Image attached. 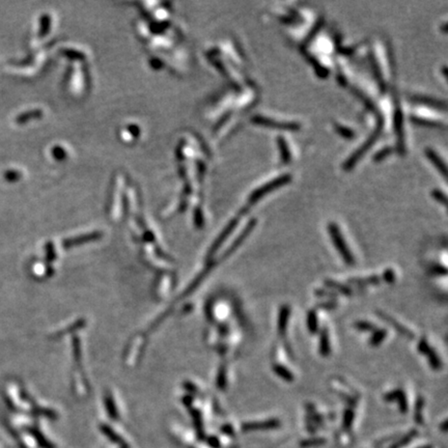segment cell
I'll list each match as a JSON object with an SVG mask.
<instances>
[{
	"instance_id": "15",
	"label": "cell",
	"mask_w": 448,
	"mask_h": 448,
	"mask_svg": "<svg viewBox=\"0 0 448 448\" xmlns=\"http://www.w3.org/2000/svg\"><path fill=\"white\" fill-rule=\"evenodd\" d=\"M306 323H307V328L308 331H310L312 334H316L318 330V314L314 310H312L307 312V318H306Z\"/></svg>"
},
{
	"instance_id": "25",
	"label": "cell",
	"mask_w": 448,
	"mask_h": 448,
	"mask_svg": "<svg viewBox=\"0 0 448 448\" xmlns=\"http://www.w3.org/2000/svg\"><path fill=\"white\" fill-rule=\"evenodd\" d=\"M400 392H402V389H396V390H394V391L388 392L387 394H385L384 398H385V400H387V402H394V400H396L398 398V396L400 394Z\"/></svg>"
},
{
	"instance_id": "6",
	"label": "cell",
	"mask_w": 448,
	"mask_h": 448,
	"mask_svg": "<svg viewBox=\"0 0 448 448\" xmlns=\"http://www.w3.org/2000/svg\"><path fill=\"white\" fill-rule=\"evenodd\" d=\"M394 130L398 137V146L402 152H404V130H402V114L400 107H396L394 112Z\"/></svg>"
},
{
	"instance_id": "30",
	"label": "cell",
	"mask_w": 448,
	"mask_h": 448,
	"mask_svg": "<svg viewBox=\"0 0 448 448\" xmlns=\"http://www.w3.org/2000/svg\"><path fill=\"white\" fill-rule=\"evenodd\" d=\"M322 24H323V19H320V20L318 21V23L314 25V27L312 28V30L310 32V36H308V38H306V42H307V40H310L314 36V34H316V32H318L320 28L322 27Z\"/></svg>"
},
{
	"instance_id": "26",
	"label": "cell",
	"mask_w": 448,
	"mask_h": 448,
	"mask_svg": "<svg viewBox=\"0 0 448 448\" xmlns=\"http://www.w3.org/2000/svg\"><path fill=\"white\" fill-rule=\"evenodd\" d=\"M432 196H434V198H435L438 202H440L441 204H446V196H445V194H444L441 190H438V189L434 190V191H432Z\"/></svg>"
},
{
	"instance_id": "31",
	"label": "cell",
	"mask_w": 448,
	"mask_h": 448,
	"mask_svg": "<svg viewBox=\"0 0 448 448\" xmlns=\"http://www.w3.org/2000/svg\"><path fill=\"white\" fill-rule=\"evenodd\" d=\"M353 417H354V413H353L351 410H346V414H344V422H346V426H348H348L351 424V422H352Z\"/></svg>"
},
{
	"instance_id": "12",
	"label": "cell",
	"mask_w": 448,
	"mask_h": 448,
	"mask_svg": "<svg viewBox=\"0 0 448 448\" xmlns=\"http://www.w3.org/2000/svg\"><path fill=\"white\" fill-rule=\"evenodd\" d=\"M324 284L329 290H331L333 292H340V294H342V295H346V296H351L352 294H353L352 288H350L348 286L342 284L338 282H334V280H331V279H326L325 282H324Z\"/></svg>"
},
{
	"instance_id": "2",
	"label": "cell",
	"mask_w": 448,
	"mask_h": 448,
	"mask_svg": "<svg viewBox=\"0 0 448 448\" xmlns=\"http://www.w3.org/2000/svg\"><path fill=\"white\" fill-rule=\"evenodd\" d=\"M383 118L380 116L379 118V120H378V124H376V130L372 132V134L368 137V139L366 140V142H364L354 154L353 155L350 157L346 162H344V168L346 170H352V168L354 167V165L357 163V161L364 155V154H366L370 148V146L376 142V140L378 139V137L380 136V134H381V132H382V130H383Z\"/></svg>"
},
{
	"instance_id": "23",
	"label": "cell",
	"mask_w": 448,
	"mask_h": 448,
	"mask_svg": "<svg viewBox=\"0 0 448 448\" xmlns=\"http://www.w3.org/2000/svg\"><path fill=\"white\" fill-rule=\"evenodd\" d=\"M383 280L387 284H394L396 282V273L392 269H386L383 273Z\"/></svg>"
},
{
	"instance_id": "22",
	"label": "cell",
	"mask_w": 448,
	"mask_h": 448,
	"mask_svg": "<svg viewBox=\"0 0 448 448\" xmlns=\"http://www.w3.org/2000/svg\"><path fill=\"white\" fill-rule=\"evenodd\" d=\"M396 400L398 402V406H400V409L402 412H406V411L408 410V402H407V398H406V394H404V392L402 390L400 394L398 396V398Z\"/></svg>"
},
{
	"instance_id": "24",
	"label": "cell",
	"mask_w": 448,
	"mask_h": 448,
	"mask_svg": "<svg viewBox=\"0 0 448 448\" xmlns=\"http://www.w3.org/2000/svg\"><path fill=\"white\" fill-rule=\"evenodd\" d=\"M318 307L320 308V310H335V308L338 307V303H336V302L333 301V300H330V301H324V302L318 303Z\"/></svg>"
},
{
	"instance_id": "9",
	"label": "cell",
	"mask_w": 448,
	"mask_h": 448,
	"mask_svg": "<svg viewBox=\"0 0 448 448\" xmlns=\"http://www.w3.org/2000/svg\"><path fill=\"white\" fill-rule=\"evenodd\" d=\"M320 353L324 357L329 356L331 353V344L327 328H323L320 333Z\"/></svg>"
},
{
	"instance_id": "20",
	"label": "cell",
	"mask_w": 448,
	"mask_h": 448,
	"mask_svg": "<svg viewBox=\"0 0 448 448\" xmlns=\"http://www.w3.org/2000/svg\"><path fill=\"white\" fill-rule=\"evenodd\" d=\"M314 295L318 298H329V299L338 297V294H336L335 292H333L331 290H324V288L316 290L314 292Z\"/></svg>"
},
{
	"instance_id": "16",
	"label": "cell",
	"mask_w": 448,
	"mask_h": 448,
	"mask_svg": "<svg viewBox=\"0 0 448 448\" xmlns=\"http://www.w3.org/2000/svg\"><path fill=\"white\" fill-rule=\"evenodd\" d=\"M424 355L428 357V361L430 363V366L435 370H439L442 368V362L441 359L439 358V356L437 355V353L434 351L432 348H430L428 351L424 353Z\"/></svg>"
},
{
	"instance_id": "29",
	"label": "cell",
	"mask_w": 448,
	"mask_h": 448,
	"mask_svg": "<svg viewBox=\"0 0 448 448\" xmlns=\"http://www.w3.org/2000/svg\"><path fill=\"white\" fill-rule=\"evenodd\" d=\"M391 152V148H385L384 150H382L381 152H379L374 156V161H380L382 159H384L386 156H388L389 154Z\"/></svg>"
},
{
	"instance_id": "10",
	"label": "cell",
	"mask_w": 448,
	"mask_h": 448,
	"mask_svg": "<svg viewBox=\"0 0 448 448\" xmlns=\"http://www.w3.org/2000/svg\"><path fill=\"white\" fill-rule=\"evenodd\" d=\"M426 154L428 158L434 163V165H435V166L437 167V170L441 172V174L443 176V178H446V176H447V168H446V165H445V163L443 162V160L437 155V152H436L435 150H432V148H426Z\"/></svg>"
},
{
	"instance_id": "8",
	"label": "cell",
	"mask_w": 448,
	"mask_h": 448,
	"mask_svg": "<svg viewBox=\"0 0 448 448\" xmlns=\"http://www.w3.org/2000/svg\"><path fill=\"white\" fill-rule=\"evenodd\" d=\"M379 316L381 318H383V320H385L387 323H389L392 327H394L398 333H400L402 336H406V338H414V333L411 331V330H409L407 327H404V325H402L400 322H398L396 320H394V318H391L390 316H387V314H379Z\"/></svg>"
},
{
	"instance_id": "18",
	"label": "cell",
	"mask_w": 448,
	"mask_h": 448,
	"mask_svg": "<svg viewBox=\"0 0 448 448\" xmlns=\"http://www.w3.org/2000/svg\"><path fill=\"white\" fill-rule=\"evenodd\" d=\"M278 148L280 152V156H282V161L284 163H288L290 160V154L288 150V146L286 142V139L282 137H278Z\"/></svg>"
},
{
	"instance_id": "11",
	"label": "cell",
	"mask_w": 448,
	"mask_h": 448,
	"mask_svg": "<svg viewBox=\"0 0 448 448\" xmlns=\"http://www.w3.org/2000/svg\"><path fill=\"white\" fill-rule=\"evenodd\" d=\"M348 284L356 286H376L381 284V278L379 276H368V277H355L348 280Z\"/></svg>"
},
{
	"instance_id": "3",
	"label": "cell",
	"mask_w": 448,
	"mask_h": 448,
	"mask_svg": "<svg viewBox=\"0 0 448 448\" xmlns=\"http://www.w3.org/2000/svg\"><path fill=\"white\" fill-rule=\"evenodd\" d=\"M290 180H292V176L290 174H284L282 176H278V178L270 180L269 183L260 186V188H258L256 190L252 192V194L249 198V202L250 204L256 202L258 200H260L262 198V196L269 194L270 192H272L273 190H275L279 187L288 184Z\"/></svg>"
},
{
	"instance_id": "28",
	"label": "cell",
	"mask_w": 448,
	"mask_h": 448,
	"mask_svg": "<svg viewBox=\"0 0 448 448\" xmlns=\"http://www.w3.org/2000/svg\"><path fill=\"white\" fill-rule=\"evenodd\" d=\"M336 129H338V131L340 132V134H342V136H344V137H346V138H351V137H353V135H354V133H353V131H351L350 129H348V128H344V127H342V126H336Z\"/></svg>"
},
{
	"instance_id": "19",
	"label": "cell",
	"mask_w": 448,
	"mask_h": 448,
	"mask_svg": "<svg viewBox=\"0 0 448 448\" xmlns=\"http://www.w3.org/2000/svg\"><path fill=\"white\" fill-rule=\"evenodd\" d=\"M354 327L357 330L362 331V332H374L376 329V327L372 323H370V322H368V320L355 322Z\"/></svg>"
},
{
	"instance_id": "5",
	"label": "cell",
	"mask_w": 448,
	"mask_h": 448,
	"mask_svg": "<svg viewBox=\"0 0 448 448\" xmlns=\"http://www.w3.org/2000/svg\"><path fill=\"white\" fill-rule=\"evenodd\" d=\"M290 308L288 305H284V306L280 307L279 314H278L277 328H278V333L282 336L286 335L288 324V320H290Z\"/></svg>"
},
{
	"instance_id": "27",
	"label": "cell",
	"mask_w": 448,
	"mask_h": 448,
	"mask_svg": "<svg viewBox=\"0 0 448 448\" xmlns=\"http://www.w3.org/2000/svg\"><path fill=\"white\" fill-rule=\"evenodd\" d=\"M414 122H418L419 124H424V126H430V127H439V124L436 122H432V120H428L424 118H413Z\"/></svg>"
},
{
	"instance_id": "14",
	"label": "cell",
	"mask_w": 448,
	"mask_h": 448,
	"mask_svg": "<svg viewBox=\"0 0 448 448\" xmlns=\"http://www.w3.org/2000/svg\"><path fill=\"white\" fill-rule=\"evenodd\" d=\"M413 101L417 102V103H422V104H426L428 106H432L438 109H443L446 110V104L445 102L436 100V99H432V98H428V96H413Z\"/></svg>"
},
{
	"instance_id": "17",
	"label": "cell",
	"mask_w": 448,
	"mask_h": 448,
	"mask_svg": "<svg viewBox=\"0 0 448 448\" xmlns=\"http://www.w3.org/2000/svg\"><path fill=\"white\" fill-rule=\"evenodd\" d=\"M387 336V330L386 329H376L370 338V344L372 346H380Z\"/></svg>"
},
{
	"instance_id": "13",
	"label": "cell",
	"mask_w": 448,
	"mask_h": 448,
	"mask_svg": "<svg viewBox=\"0 0 448 448\" xmlns=\"http://www.w3.org/2000/svg\"><path fill=\"white\" fill-rule=\"evenodd\" d=\"M272 370H273V372H275L276 376H278L280 379L284 380L286 382L290 383V382L294 381V379H295V378H294L292 372L288 368H286L284 366H282V364H279V363L273 364Z\"/></svg>"
},
{
	"instance_id": "4",
	"label": "cell",
	"mask_w": 448,
	"mask_h": 448,
	"mask_svg": "<svg viewBox=\"0 0 448 448\" xmlns=\"http://www.w3.org/2000/svg\"><path fill=\"white\" fill-rule=\"evenodd\" d=\"M254 122L264 126V127L269 128H275V129H284V130H298L300 129V124L298 122H277L271 118H262V116H254L252 118Z\"/></svg>"
},
{
	"instance_id": "21",
	"label": "cell",
	"mask_w": 448,
	"mask_h": 448,
	"mask_svg": "<svg viewBox=\"0 0 448 448\" xmlns=\"http://www.w3.org/2000/svg\"><path fill=\"white\" fill-rule=\"evenodd\" d=\"M430 272L432 275H437V276H446L447 274V270L445 267L441 264H434L432 267H430Z\"/></svg>"
},
{
	"instance_id": "1",
	"label": "cell",
	"mask_w": 448,
	"mask_h": 448,
	"mask_svg": "<svg viewBox=\"0 0 448 448\" xmlns=\"http://www.w3.org/2000/svg\"><path fill=\"white\" fill-rule=\"evenodd\" d=\"M328 232H329L330 238H331V240H332L336 250L338 251V254L342 256L344 262L348 264H354L355 258L351 252V250H350V248L348 247L338 226H336L335 223L330 222L328 226Z\"/></svg>"
},
{
	"instance_id": "7",
	"label": "cell",
	"mask_w": 448,
	"mask_h": 448,
	"mask_svg": "<svg viewBox=\"0 0 448 448\" xmlns=\"http://www.w3.org/2000/svg\"><path fill=\"white\" fill-rule=\"evenodd\" d=\"M256 219H252L248 224H247V226L243 230V232L239 234V236L236 238V239L234 240V242L232 243V245L228 248V252L226 254V256H230L232 251H234L238 247H239L243 242H244V240L246 239V238L250 234V232H252V230L254 228V226H256Z\"/></svg>"
}]
</instances>
